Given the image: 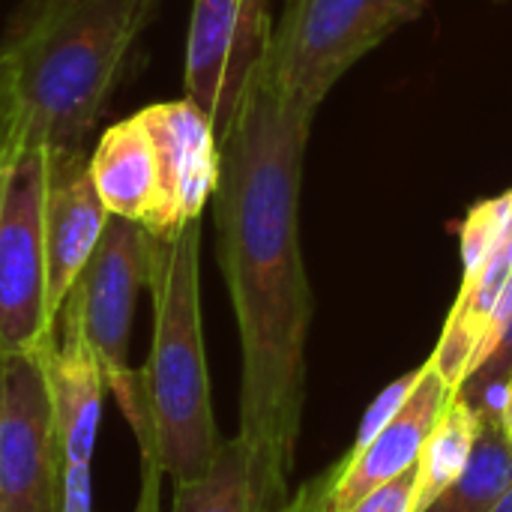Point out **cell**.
Here are the masks:
<instances>
[{
  "instance_id": "1",
  "label": "cell",
  "mask_w": 512,
  "mask_h": 512,
  "mask_svg": "<svg viewBox=\"0 0 512 512\" xmlns=\"http://www.w3.org/2000/svg\"><path fill=\"white\" fill-rule=\"evenodd\" d=\"M312 117L315 108L282 90L264 54L219 141L216 243L240 330V438L261 512H282L291 498L306 399L312 291L300 252V180Z\"/></svg>"
},
{
  "instance_id": "2",
  "label": "cell",
  "mask_w": 512,
  "mask_h": 512,
  "mask_svg": "<svg viewBox=\"0 0 512 512\" xmlns=\"http://www.w3.org/2000/svg\"><path fill=\"white\" fill-rule=\"evenodd\" d=\"M153 0H27L0 45V147L84 150Z\"/></svg>"
},
{
  "instance_id": "3",
  "label": "cell",
  "mask_w": 512,
  "mask_h": 512,
  "mask_svg": "<svg viewBox=\"0 0 512 512\" xmlns=\"http://www.w3.org/2000/svg\"><path fill=\"white\" fill-rule=\"evenodd\" d=\"M153 342L141 369L150 447L162 471L180 483L204 474L222 444L213 417L201 327V222L174 237H153L150 261Z\"/></svg>"
},
{
  "instance_id": "4",
  "label": "cell",
  "mask_w": 512,
  "mask_h": 512,
  "mask_svg": "<svg viewBox=\"0 0 512 512\" xmlns=\"http://www.w3.org/2000/svg\"><path fill=\"white\" fill-rule=\"evenodd\" d=\"M429 0H285L267 60L282 90L315 108L333 84L387 36L420 18Z\"/></svg>"
},
{
  "instance_id": "5",
  "label": "cell",
  "mask_w": 512,
  "mask_h": 512,
  "mask_svg": "<svg viewBox=\"0 0 512 512\" xmlns=\"http://www.w3.org/2000/svg\"><path fill=\"white\" fill-rule=\"evenodd\" d=\"M150 261L153 234L132 219L108 216L87 267L66 297L81 315L105 384L117 396V405L141 450L150 447V423L141 396V372L129 366V339L138 294L150 282Z\"/></svg>"
},
{
  "instance_id": "6",
  "label": "cell",
  "mask_w": 512,
  "mask_h": 512,
  "mask_svg": "<svg viewBox=\"0 0 512 512\" xmlns=\"http://www.w3.org/2000/svg\"><path fill=\"white\" fill-rule=\"evenodd\" d=\"M45 177V147H0V354H36L57 330L48 315Z\"/></svg>"
},
{
  "instance_id": "7",
  "label": "cell",
  "mask_w": 512,
  "mask_h": 512,
  "mask_svg": "<svg viewBox=\"0 0 512 512\" xmlns=\"http://www.w3.org/2000/svg\"><path fill=\"white\" fill-rule=\"evenodd\" d=\"M270 36V0H192L183 66L186 99L210 117L219 141L234 123Z\"/></svg>"
},
{
  "instance_id": "8",
  "label": "cell",
  "mask_w": 512,
  "mask_h": 512,
  "mask_svg": "<svg viewBox=\"0 0 512 512\" xmlns=\"http://www.w3.org/2000/svg\"><path fill=\"white\" fill-rule=\"evenodd\" d=\"M63 456L36 354H0V512H57Z\"/></svg>"
},
{
  "instance_id": "9",
  "label": "cell",
  "mask_w": 512,
  "mask_h": 512,
  "mask_svg": "<svg viewBox=\"0 0 512 512\" xmlns=\"http://www.w3.org/2000/svg\"><path fill=\"white\" fill-rule=\"evenodd\" d=\"M150 132L159 168V204L147 231L174 237L189 222H201L219 186L222 150L210 117L192 99L156 102L138 111Z\"/></svg>"
},
{
  "instance_id": "10",
  "label": "cell",
  "mask_w": 512,
  "mask_h": 512,
  "mask_svg": "<svg viewBox=\"0 0 512 512\" xmlns=\"http://www.w3.org/2000/svg\"><path fill=\"white\" fill-rule=\"evenodd\" d=\"M39 363L63 465H93L108 384L72 300L63 303L54 336L39 348Z\"/></svg>"
},
{
  "instance_id": "11",
  "label": "cell",
  "mask_w": 512,
  "mask_h": 512,
  "mask_svg": "<svg viewBox=\"0 0 512 512\" xmlns=\"http://www.w3.org/2000/svg\"><path fill=\"white\" fill-rule=\"evenodd\" d=\"M108 210L90 177L84 150H48L45 177V252H48V315H57L87 267L105 225Z\"/></svg>"
},
{
  "instance_id": "12",
  "label": "cell",
  "mask_w": 512,
  "mask_h": 512,
  "mask_svg": "<svg viewBox=\"0 0 512 512\" xmlns=\"http://www.w3.org/2000/svg\"><path fill=\"white\" fill-rule=\"evenodd\" d=\"M453 396H456V387L426 360L423 378L414 387L405 408L363 450H351L339 462V477H336V492H333L336 510L345 512L360 498L375 492L381 483L414 468Z\"/></svg>"
},
{
  "instance_id": "13",
  "label": "cell",
  "mask_w": 512,
  "mask_h": 512,
  "mask_svg": "<svg viewBox=\"0 0 512 512\" xmlns=\"http://www.w3.org/2000/svg\"><path fill=\"white\" fill-rule=\"evenodd\" d=\"M90 177L111 216L147 228L159 204V168L150 132L138 114L102 132L90 153Z\"/></svg>"
},
{
  "instance_id": "14",
  "label": "cell",
  "mask_w": 512,
  "mask_h": 512,
  "mask_svg": "<svg viewBox=\"0 0 512 512\" xmlns=\"http://www.w3.org/2000/svg\"><path fill=\"white\" fill-rule=\"evenodd\" d=\"M512 486V441L504 417H480L465 471L423 512H492Z\"/></svg>"
},
{
  "instance_id": "15",
  "label": "cell",
  "mask_w": 512,
  "mask_h": 512,
  "mask_svg": "<svg viewBox=\"0 0 512 512\" xmlns=\"http://www.w3.org/2000/svg\"><path fill=\"white\" fill-rule=\"evenodd\" d=\"M171 512H261L252 456L240 435L219 444L204 474L174 483Z\"/></svg>"
},
{
  "instance_id": "16",
  "label": "cell",
  "mask_w": 512,
  "mask_h": 512,
  "mask_svg": "<svg viewBox=\"0 0 512 512\" xmlns=\"http://www.w3.org/2000/svg\"><path fill=\"white\" fill-rule=\"evenodd\" d=\"M477 432H480V414L456 390V396L450 399L444 417L432 429V435H429V441L423 447V456L417 462V471H420V512L426 510L465 471V465L471 459V450L477 444Z\"/></svg>"
},
{
  "instance_id": "17",
  "label": "cell",
  "mask_w": 512,
  "mask_h": 512,
  "mask_svg": "<svg viewBox=\"0 0 512 512\" xmlns=\"http://www.w3.org/2000/svg\"><path fill=\"white\" fill-rule=\"evenodd\" d=\"M512 387V312L486 360L462 381L459 393L474 405L480 417H504Z\"/></svg>"
},
{
  "instance_id": "18",
  "label": "cell",
  "mask_w": 512,
  "mask_h": 512,
  "mask_svg": "<svg viewBox=\"0 0 512 512\" xmlns=\"http://www.w3.org/2000/svg\"><path fill=\"white\" fill-rule=\"evenodd\" d=\"M510 222L512 192L492 198V201H483L468 213V219L462 225V282L474 279L489 264V258L507 237Z\"/></svg>"
},
{
  "instance_id": "19",
  "label": "cell",
  "mask_w": 512,
  "mask_h": 512,
  "mask_svg": "<svg viewBox=\"0 0 512 512\" xmlns=\"http://www.w3.org/2000/svg\"><path fill=\"white\" fill-rule=\"evenodd\" d=\"M423 369H426V363L420 366V369H414V372H408V375H402V378H396L390 387H384L381 390V396L366 408V414H363V423H360V432H357V441H354V447L351 450H363L402 408H405V402L411 399V393H414V387L420 384V378H423Z\"/></svg>"
},
{
  "instance_id": "20",
  "label": "cell",
  "mask_w": 512,
  "mask_h": 512,
  "mask_svg": "<svg viewBox=\"0 0 512 512\" xmlns=\"http://www.w3.org/2000/svg\"><path fill=\"white\" fill-rule=\"evenodd\" d=\"M345 512H420V471L417 465L405 474L381 483L375 492L360 498Z\"/></svg>"
},
{
  "instance_id": "21",
  "label": "cell",
  "mask_w": 512,
  "mask_h": 512,
  "mask_svg": "<svg viewBox=\"0 0 512 512\" xmlns=\"http://www.w3.org/2000/svg\"><path fill=\"white\" fill-rule=\"evenodd\" d=\"M336 477H339V462L333 468H327L324 474L306 480L285 504L282 512H339L336 510Z\"/></svg>"
},
{
  "instance_id": "22",
  "label": "cell",
  "mask_w": 512,
  "mask_h": 512,
  "mask_svg": "<svg viewBox=\"0 0 512 512\" xmlns=\"http://www.w3.org/2000/svg\"><path fill=\"white\" fill-rule=\"evenodd\" d=\"M57 512H93V465H63Z\"/></svg>"
},
{
  "instance_id": "23",
  "label": "cell",
  "mask_w": 512,
  "mask_h": 512,
  "mask_svg": "<svg viewBox=\"0 0 512 512\" xmlns=\"http://www.w3.org/2000/svg\"><path fill=\"white\" fill-rule=\"evenodd\" d=\"M144 474H141V489H138V501L132 512H162V465L156 462V456H141Z\"/></svg>"
},
{
  "instance_id": "24",
  "label": "cell",
  "mask_w": 512,
  "mask_h": 512,
  "mask_svg": "<svg viewBox=\"0 0 512 512\" xmlns=\"http://www.w3.org/2000/svg\"><path fill=\"white\" fill-rule=\"evenodd\" d=\"M504 426H507V435H510L512 441V387L510 396H507V405H504Z\"/></svg>"
},
{
  "instance_id": "25",
  "label": "cell",
  "mask_w": 512,
  "mask_h": 512,
  "mask_svg": "<svg viewBox=\"0 0 512 512\" xmlns=\"http://www.w3.org/2000/svg\"><path fill=\"white\" fill-rule=\"evenodd\" d=\"M492 512H512V486L507 489V492H504V498H501V501L495 504V510H492Z\"/></svg>"
}]
</instances>
